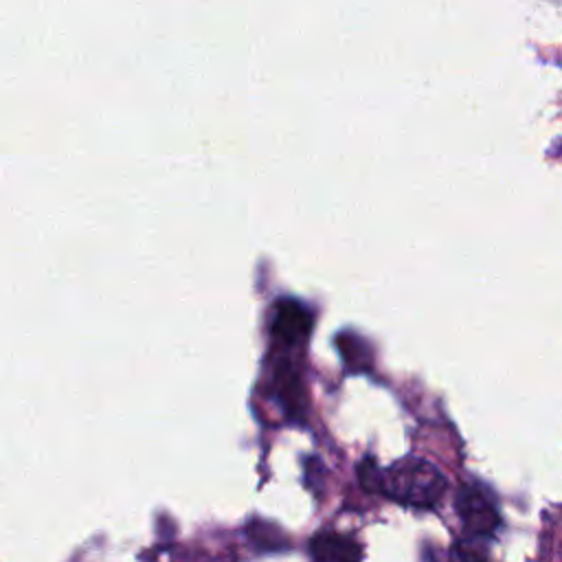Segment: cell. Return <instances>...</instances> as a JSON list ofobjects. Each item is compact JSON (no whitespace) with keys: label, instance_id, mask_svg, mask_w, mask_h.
Returning a JSON list of instances; mask_svg holds the SVG:
<instances>
[{"label":"cell","instance_id":"6da1fadb","mask_svg":"<svg viewBox=\"0 0 562 562\" xmlns=\"http://www.w3.org/2000/svg\"><path fill=\"white\" fill-rule=\"evenodd\" d=\"M446 476L430 461L404 457L382 472V494L397 505L430 509L446 492Z\"/></svg>","mask_w":562,"mask_h":562},{"label":"cell","instance_id":"7a4b0ae2","mask_svg":"<svg viewBox=\"0 0 562 562\" xmlns=\"http://www.w3.org/2000/svg\"><path fill=\"white\" fill-rule=\"evenodd\" d=\"M312 329L310 310L294 299H279L270 310V338L277 349L301 347Z\"/></svg>","mask_w":562,"mask_h":562},{"label":"cell","instance_id":"3957f363","mask_svg":"<svg viewBox=\"0 0 562 562\" xmlns=\"http://www.w3.org/2000/svg\"><path fill=\"white\" fill-rule=\"evenodd\" d=\"M454 507L465 531L474 538H490L501 525L494 503L476 485H463L457 494Z\"/></svg>","mask_w":562,"mask_h":562},{"label":"cell","instance_id":"277c9868","mask_svg":"<svg viewBox=\"0 0 562 562\" xmlns=\"http://www.w3.org/2000/svg\"><path fill=\"white\" fill-rule=\"evenodd\" d=\"M310 555L316 560H342V562H351V560H360L362 558V549L360 544L347 536V533H336V531H323L316 533L310 540Z\"/></svg>","mask_w":562,"mask_h":562},{"label":"cell","instance_id":"5b68a950","mask_svg":"<svg viewBox=\"0 0 562 562\" xmlns=\"http://www.w3.org/2000/svg\"><path fill=\"white\" fill-rule=\"evenodd\" d=\"M248 536H250L255 547L266 549V551L279 549L281 540H283L281 531L274 525H266V522H250L248 525Z\"/></svg>","mask_w":562,"mask_h":562},{"label":"cell","instance_id":"8992f818","mask_svg":"<svg viewBox=\"0 0 562 562\" xmlns=\"http://www.w3.org/2000/svg\"><path fill=\"white\" fill-rule=\"evenodd\" d=\"M358 479L367 492H382V470H378L373 459H364L358 465Z\"/></svg>","mask_w":562,"mask_h":562}]
</instances>
